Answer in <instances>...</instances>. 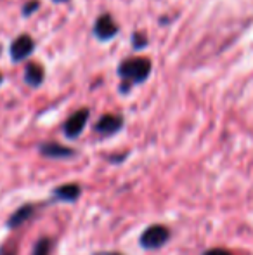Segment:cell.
I'll use <instances>...</instances> for the list:
<instances>
[{
  "instance_id": "obj_10",
  "label": "cell",
  "mask_w": 253,
  "mask_h": 255,
  "mask_svg": "<svg viewBox=\"0 0 253 255\" xmlns=\"http://www.w3.org/2000/svg\"><path fill=\"white\" fill-rule=\"evenodd\" d=\"M45 80V71L44 66L38 63H28L26 70H24V82L30 87H40Z\"/></svg>"
},
{
  "instance_id": "obj_14",
  "label": "cell",
  "mask_w": 253,
  "mask_h": 255,
  "mask_svg": "<svg viewBox=\"0 0 253 255\" xmlns=\"http://www.w3.org/2000/svg\"><path fill=\"white\" fill-rule=\"evenodd\" d=\"M0 255H16V245L10 242H5L0 247Z\"/></svg>"
},
{
  "instance_id": "obj_11",
  "label": "cell",
  "mask_w": 253,
  "mask_h": 255,
  "mask_svg": "<svg viewBox=\"0 0 253 255\" xmlns=\"http://www.w3.org/2000/svg\"><path fill=\"white\" fill-rule=\"evenodd\" d=\"M51 247H52L51 238H40L37 243H35V249H33V254L31 255H49Z\"/></svg>"
},
{
  "instance_id": "obj_5",
  "label": "cell",
  "mask_w": 253,
  "mask_h": 255,
  "mask_svg": "<svg viewBox=\"0 0 253 255\" xmlns=\"http://www.w3.org/2000/svg\"><path fill=\"white\" fill-rule=\"evenodd\" d=\"M35 51V40L30 37V35H19L17 38H14L12 44H10L9 54H10V59L14 63H21L24 61L26 57H30L31 54Z\"/></svg>"
},
{
  "instance_id": "obj_1",
  "label": "cell",
  "mask_w": 253,
  "mask_h": 255,
  "mask_svg": "<svg viewBox=\"0 0 253 255\" xmlns=\"http://www.w3.org/2000/svg\"><path fill=\"white\" fill-rule=\"evenodd\" d=\"M153 70V64L148 57L135 56V57H127L125 61H122L116 70L118 77L122 78V85H120V92L122 94H128L130 89L134 85L144 84L149 78Z\"/></svg>"
},
{
  "instance_id": "obj_17",
  "label": "cell",
  "mask_w": 253,
  "mask_h": 255,
  "mask_svg": "<svg viewBox=\"0 0 253 255\" xmlns=\"http://www.w3.org/2000/svg\"><path fill=\"white\" fill-rule=\"evenodd\" d=\"M56 3H63V2H68V0H54Z\"/></svg>"
},
{
  "instance_id": "obj_19",
  "label": "cell",
  "mask_w": 253,
  "mask_h": 255,
  "mask_svg": "<svg viewBox=\"0 0 253 255\" xmlns=\"http://www.w3.org/2000/svg\"><path fill=\"white\" fill-rule=\"evenodd\" d=\"M0 52H2V49H0Z\"/></svg>"
},
{
  "instance_id": "obj_6",
  "label": "cell",
  "mask_w": 253,
  "mask_h": 255,
  "mask_svg": "<svg viewBox=\"0 0 253 255\" xmlns=\"http://www.w3.org/2000/svg\"><path fill=\"white\" fill-rule=\"evenodd\" d=\"M123 127V117L122 115H115V113H108L102 115L94 125V130L97 132L102 137H109V135L120 132Z\"/></svg>"
},
{
  "instance_id": "obj_16",
  "label": "cell",
  "mask_w": 253,
  "mask_h": 255,
  "mask_svg": "<svg viewBox=\"0 0 253 255\" xmlns=\"http://www.w3.org/2000/svg\"><path fill=\"white\" fill-rule=\"evenodd\" d=\"M94 255H123V254H120V252H97Z\"/></svg>"
},
{
  "instance_id": "obj_8",
  "label": "cell",
  "mask_w": 253,
  "mask_h": 255,
  "mask_svg": "<svg viewBox=\"0 0 253 255\" xmlns=\"http://www.w3.org/2000/svg\"><path fill=\"white\" fill-rule=\"evenodd\" d=\"M82 196V188L77 182H70V184H63L52 189V198L58 202H68L75 203Z\"/></svg>"
},
{
  "instance_id": "obj_15",
  "label": "cell",
  "mask_w": 253,
  "mask_h": 255,
  "mask_svg": "<svg viewBox=\"0 0 253 255\" xmlns=\"http://www.w3.org/2000/svg\"><path fill=\"white\" fill-rule=\"evenodd\" d=\"M203 255H233V254L226 249H210V250H206Z\"/></svg>"
},
{
  "instance_id": "obj_7",
  "label": "cell",
  "mask_w": 253,
  "mask_h": 255,
  "mask_svg": "<svg viewBox=\"0 0 253 255\" xmlns=\"http://www.w3.org/2000/svg\"><path fill=\"white\" fill-rule=\"evenodd\" d=\"M38 151H40L42 156L51 158V160H68V158L77 156V151L73 148H68L64 144H59V142H42L38 146Z\"/></svg>"
},
{
  "instance_id": "obj_2",
  "label": "cell",
  "mask_w": 253,
  "mask_h": 255,
  "mask_svg": "<svg viewBox=\"0 0 253 255\" xmlns=\"http://www.w3.org/2000/svg\"><path fill=\"white\" fill-rule=\"evenodd\" d=\"M170 240V229L163 224H153L139 236V245L144 250H158Z\"/></svg>"
},
{
  "instance_id": "obj_3",
  "label": "cell",
  "mask_w": 253,
  "mask_h": 255,
  "mask_svg": "<svg viewBox=\"0 0 253 255\" xmlns=\"http://www.w3.org/2000/svg\"><path fill=\"white\" fill-rule=\"evenodd\" d=\"M88 117H90V110L88 108H82V110L75 111L63 125V132L68 139H77L87 127Z\"/></svg>"
},
{
  "instance_id": "obj_4",
  "label": "cell",
  "mask_w": 253,
  "mask_h": 255,
  "mask_svg": "<svg viewBox=\"0 0 253 255\" xmlns=\"http://www.w3.org/2000/svg\"><path fill=\"white\" fill-rule=\"evenodd\" d=\"M118 31H120V28H118V24L115 23V19L111 17V14L104 12L95 19L94 35L97 40L108 42V40H111V38H115L116 35H118Z\"/></svg>"
},
{
  "instance_id": "obj_12",
  "label": "cell",
  "mask_w": 253,
  "mask_h": 255,
  "mask_svg": "<svg viewBox=\"0 0 253 255\" xmlns=\"http://www.w3.org/2000/svg\"><path fill=\"white\" fill-rule=\"evenodd\" d=\"M148 42H149V38L144 31H134V33H132V45H134V49H137V51L139 49L148 47Z\"/></svg>"
},
{
  "instance_id": "obj_9",
  "label": "cell",
  "mask_w": 253,
  "mask_h": 255,
  "mask_svg": "<svg viewBox=\"0 0 253 255\" xmlns=\"http://www.w3.org/2000/svg\"><path fill=\"white\" fill-rule=\"evenodd\" d=\"M35 210H37V207H35L33 203L21 205V207L17 208L16 212H12V214H10V217L7 219V228L16 229V228H19V226H23L24 222L30 221V219L33 217Z\"/></svg>"
},
{
  "instance_id": "obj_13",
  "label": "cell",
  "mask_w": 253,
  "mask_h": 255,
  "mask_svg": "<svg viewBox=\"0 0 253 255\" xmlns=\"http://www.w3.org/2000/svg\"><path fill=\"white\" fill-rule=\"evenodd\" d=\"M38 7H40V2H38V0H30V2H26L23 5V16L24 17L31 16L35 10H38Z\"/></svg>"
},
{
  "instance_id": "obj_18",
  "label": "cell",
  "mask_w": 253,
  "mask_h": 255,
  "mask_svg": "<svg viewBox=\"0 0 253 255\" xmlns=\"http://www.w3.org/2000/svg\"><path fill=\"white\" fill-rule=\"evenodd\" d=\"M3 82V77H2V73H0V84H2Z\"/></svg>"
}]
</instances>
